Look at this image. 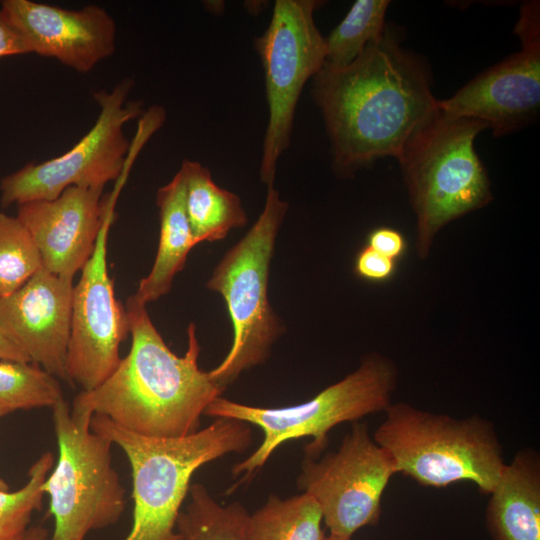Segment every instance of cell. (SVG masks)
<instances>
[{
    "label": "cell",
    "instance_id": "1",
    "mask_svg": "<svg viewBox=\"0 0 540 540\" xmlns=\"http://www.w3.org/2000/svg\"><path fill=\"white\" fill-rule=\"evenodd\" d=\"M311 92L323 116L332 167L341 177L380 158L398 160L440 111L424 60L403 48L387 27L349 65H323Z\"/></svg>",
    "mask_w": 540,
    "mask_h": 540
},
{
    "label": "cell",
    "instance_id": "2",
    "mask_svg": "<svg viewBox=\"0 0 540 540\" xmlns=\"http://www.w3.org/2000/svg\"><path fill=\"white\" fill-rule=\"evenodd\" d=\"M131 347L98 387L81 391L73 407L106 416L136 434L180 438L197 432L205 409L224 388L198 366L196 326L187 328L183 356L173 353L155 328L146 305L128 297Z\"/></svg>",
    "mask_w": 540,
    "mask_h": 540
},
{
    "label": "cell",
    "instance_id": "3",
    "mask_svg": "<svg viewBox=\"0 0 540 540\" xmlns=\"http://www.w3.org/2000/svg\"><path fill=\"white\" fill-rule=\"evenodd\" d=\"M91 429L118 445L131 467L133 524L124 540H182L176 524L193 474L252 444L249 424L228 418L180 438L139 435L100 414L93 415Z\"/></svg>",
    "mask_w": 540,
    "mask_h": 540
},
{
    "label": "cell",
    "instance_id": "4",
    "mask_svg": "<svg viewBox=\"0 0 540 540\" xmlns=\"http://www.w3.org/2000/svg\"><path fill=\"white\" fill-rule=\"evenodd\" d=\"M397 378L392 360L373 352L362 358L355 371L300 404L274 408L250 406L221 396L214 399L204 415L253 424L264 434L258 448L232 467L234 477L242 475L232 489L251 481L285 442L311 437L312 441L304 447V456H320L334 427L387 409L392 403Z\"/></svg>",
    "mask_w": 540,
    "mask_h": 540
},
{
    "label": "cell",
    "instance_id": "5",
    "mask_svg": "<svg viewBox=\"0 0 540 540\" xmlns=\"http://www.w3.org/2000/svg\"><path fill=\"white\" fill-rule=\"evenodd\" d=\"M130 77L111 91L93 96L100 112L93 127L66 153L41 163H27L0 181V204L7 208L52 200L71 186L104 188L130 167L137 151L165 120L162 107L143 113V102H127Z\"/></svg>",
    "mask_w": 540,
    "mask_h": 540
},
{
    "label": "cell",
    "instance_id": "6",
    "mask_svg": "<svg viewBox=\"0 0 540 540\" xmlns=\"http://www.w3.org/2000/svg\"><path fill=\"white\" fill-rule=\"evenodd\" d=\"M372 437L390 455L396 472L418 484L445 488L471 482L485 495L503 467V448L492 422L479 415L455 418L391 403Z\"/></svg>",
    "mask_w": 540,
    "mask_h": 540
},
{
    "label": "cell",
    "instance_id": "7",
    "mask_svg": "<svg viewBox=\"0 0 540 540\" xmlns=\"http://www.w3.org/2000/svg\"><path fill=\"white\" fill-rule=\"evenodd\" d=\"M485 129L482 121L439 111L398 159L416 217L415 248L421 259L427 258L444 226L488 205L493 198L474 145Z\"/></svg>",
    "mask_w": 540,
    "mask_h": 540
},
{
    "label": "cell",
    "instance_id": "8",
    "mask_svg": "<svg viewBox=\"0 0 540 540\" xmlns=\"http://www.w3.org/2000/svg\"><path fill=\"white\" fill-rule=\"evenodd\" d=\"M288 209L274 186L255 224L214 268L206 286L224 298L233 325V343L221 364L209 371L222 388L269 357L282 333L268 300L271 258L279 228Z\"/></svg>",
    "mask_w": 540,
    "mask_h": 540
},
{
    "label": "cell",
    "instance_id": "9",
    "mask_svg": "<svg viewBox=\"0 0 540 540\" xmlns=\"http://www.w3.org/2000/svg\"><path fill=\"white\" fill-rule=\"evenodd\" d=\"M93 413L60 401L52 408L58 460L42 484L54 518L50 540H85L115 524L125 489L112 466V442L91 429Z\"/></svg>",
    "mask_w": 540,
    "mask_h": 540
},
{
    "label": "cell",
    "instance_id": "10",
    "mask_svg": "<svg viewBox=\"0 0 540 540\" xmlns=\"http://www.w3.org/2000/svg\"><path fill=\"white\" fill-rule=\"evenodd\" d=\"M315 0H276L270 23L254 47L264 70L268 123L262 145L261 181L273 186L289 147L300 94L325 61V37L314 22Z\"/></svg>",
    "mask_w": 540,
    "mask_h": 540
},
{
    "label": "cell",
    "instance_id": "11",
    "mask_svg": "<svg viewBox=\"0 0 540 540\" xmlns=\"http://www.w3.org/2000/svg\"><path fill=\"white\" fill-rule=\"evenodd\" d=\"M396 473L390 455L359 420L336 451L304 456L296 484L317 502L330 535L351 540L357 530L377 524L382 497Z\"/></svg>",
    "mask_w": 540,
    "mask_h": 540
},
{
    "label": "cell",
    "instance_id": "12",
    "mask_svg": "<svg viewBox=\"0 0 540 540\" xmlns=\"http://www.w3.org/2000/svg\"><path fill=\"white\" fill-rule=\"evenodd\" d=\"M539 20L538 2L523 4L515 26L521 49L439 100L440 111L482 121L496 137L532 123L540 107Z\"/></svg>",
    "mask_w": 540,
    "mask_h": 540
},
{
    "label": "cell",
    "instance_id": "13",
    "mask_svg": "<svg viewBox=\"0 0 540 540\" xmlns=\"http://www.w3.org/2000/svg\"><path fill=\"white\" fill-rule=\"evenodd\" d=\"M115 211L107 216L95 248L73 288L66 376L82 391L102 384L117 368L119 347L130 333L126 308L116 299L108 272L107 241Z\"/></svg>",
    "mask_w": 540,
    "mask_h": 540
},
{
    "label": "cell",
    "instance_id": "14",
    "mask_svg": "<svg viewBox=\"0 0 540 540\" xmlns=\"http://www.w3.org/2000/svg\"><path fill=\"white\" fill-rule=\"evenodd\" d=\"M129 168L113 191L71 186L52 200L17 205V218L31 234L49 272L73 280L93 253L100 230L114 211Z\"/></svg>",
    "mask_w": 540,
    "mask_h": 540
},
{
    "label": "cell",
    "instance_id": "15",
    "mask_svg": "<svg viewBox=\"0 0 540 540\" xmlns=\"http://www.w3.org/2000/svg\"><path fill=\"white\" fill-rule=\"evenodd\" d=\"M0 10L24 38L29 53L58 60L80 73L116 49V22L102 7L79 10L31 0H3Z\"/></svg>",
    "mask_w": 540,
    "mask_h": 540
},
{
    "label": "cell",
    "instance_id": "16",
    "mask_svg": "<svg viewBox=\"0 0 540 540\" xmlns=\"http://www.w3.org/2000/svg\"><path fill=\"white\" fill-rule=\"evenodd\" d=\"M73 280L44 267L19 290L0 297V328L51 375L67 381Z\"/></svg>",
    "mask_w": 540,
    "mask_h": 540
},
{
    "label": "cell",
    "instance_id": "17",
    "mask_svg": "<svg viewBox=\"0 0 540 540\" xmlns=\"http://www.w3.org/2000/svg\"><path fill=\"white\" fill-rule=\"evenodd\" d=\"M486 526L493 540H540V456L519 450L489 493Z\"/></svg>",
    "mask_w": 540,
    "mask_h": 540
},
{
    "label": "cell",
    "instance_id": "18",
    "mask_svg": "<svg viewBox=\"0 0 540 540\" xmlns=\"http://www.w3.org/2000/svg\"><path fill=\"white\" fill-rule=\"evenodd\" d=\"M159 208L160 236L150 273L139 282L135 298L147 305L167 294L174 277L197 245L185 209V176L181 169L156 194Z\"/></svg>",
    "mask_w": 540,
    "mask_h": 540
},
{
    "label": "cell",
    "instance_id": "19",
    "mask_svg": "<svg viewBox=\"0 0 540 540\" xmlns=\"http://www.w3.org/2000/svg\"><path fill=\"white\" fill-rule=\"evenodd\" d=\"M180 169L185 176L186 214L197 244L221 240L247 223L239 196L217 186L207 167L184 160Z\"/></svg>",
    "mask_w": 540,
    "mask_h": 540
},
{
    "label": "cell",
    "instance_id": "20",
    "mask_svg": "<svg viewBox=\"0 0 540 540\" xmlns=\"http://www.w3.org/2000/svg\"><path fill=\"white\" fill-rule=\"evenodd\" d=\"M322 512L306 493L281 499L269 495L265 504L249 515L247 540H326Z\"/></svg>",
    "mask_w": 540,
    "mask_h": 540
},
{
    "label": "cell",
    "instance_id": "21",
    "mask_svg": "<svg viewBox=\"0 0 540 540\" xmlns=\"http://www.w3.org/2000/svg\"><path fill=\"white\" fill-rule=\"evenodd\" d=\"M188 495L176 524L182 540H247L250 514L240 502L222 506L201 483L191 484Z\"/></svg>",
    "mask_w": 540,
    "mask_h": 540
},
{
    "label": "cell",
    "instance_id": "22",
    "mask_svg": "<svg viewBox=\"0 0 540 540\" xmlns=\"http://www.w3.org/2000/svg\"><path fill=\"white\" fill-rule=\"evenodd\" d=\"M388 0H357L344 19L325 37L324 65L341 68L358 58L386 30Z\"/></svg>",
    "mask_w": 540,
    "mask_h": 540
},
{
    "label": "cell",
    "instance_id": "23",
    "mask_svg": "<svg viewBox=\"0 0 540 540\" xmlns=\"http://www.w3.org/2000/svg\"><path fill=\"white\" fill-rule=\"evenodd\" d=\"M62 400L58 378L39 365L0 361V418L17 410L53 408Z\"/></svg>",
    "mask_w": 540,
    "mask_h": 540
},
{
    "label": "cell",
    "instance_id": "24",
    "mask_svg": "<svg viewBox=\"0 0 540 540\" xmlns=\"http://www.w3.org/2000/svg\"><path fill=\"white\" fill-rule=\"evenodd\" d=\"M43 267L40 252L17 218L0 213V297L19 290Z\"/></svg>",
    "mask_w": 540,
    "mask_h": 540
},
{
    "label": "cell",
    "instance_id": "25",
    "mask_svg": "<svg viewBox=\"0 0 540 540\" xmlns=\"http://www.w3.org/2000/svg\"><path fill=\"white\" fill-rule=\"evenodd\" d=\"M54 462L51 452L43 453L29 468L24 486L13 492L0 490V540H22L33 513L42 508V484Z\"/></svg>",
    "mask_w": 540,
    "mask_h": 540
},
{
    "label": "cell",
    "instance_id": "26",
    "mask_svg": "<svg viewBox=\"0 0 540 540\" xmlns=\"http://www.w3.org/2000/svg\"><path fill=\"white\" fill-rule=\"evenodd\" d=\"M356 275L371 283H386L397 271V261L388 258L369 246H363L356 255L354 262Z\"/></svg>",
    "mask_w": 540,
    "mask_h": 540
},
{
    "label": "cell",
    "instance_id": "27",
    "mask_svg": "<svg viewBox=\"0 0 540 540\" xmlns=\"http://www.w3.org/2000/svg\"><path fill=\"white\" fill-rule=\"evenodd\" d=\"M365 245L397 262L407 250L404 235L399 230L388 226H380L371 230L367 235Z\"/></svg>",
    "mask_w": 540,
    "mask_h": 540
},
{
    "label": "cell",
    "instance_id": "28",
    "mask_svg": "<svg viewBox=\"0 0 540 540\" xmlns=\"http://www.w3.org/2000/svg\"><path fill=\"white\" fill-rule=\"evenodd\" d=\"M29 53L24 38L0 10V58Z\"/></svg>",
    "mask_w": 540,
    "mask_h": 540
},
{
    "label": "cell",
    "instance_id": "29",
    "mask_svg": "<svg viewBox=\"0 0 540 540\" xmlns=\"http://www.w3.org/2000/svg\"><path fill=\"white\" fill-rule=\"evenodd\" d=\"M0 359L31 362L28 355L0 328Z\"/></svg>",
    "mask_w": 540,
    "mask_h": 540
},
{
    "label": "cell",
    "instance_id": "30",
    "mask_svg": "<svg viewBox=\"0 0 540 540\" xmlns=\"http://www.w3.org/2000/svg\"><path fill=\"white\" fill-rule=\"evenodd\" d=\"M49 531L41 526L29 527L22 540H50Z\"/></svg>",
    "mask_w": 540,
    "mask_h": 540
},
{
    "label": "cell",
    "instance_id": "31",
    "mask_svg": "<svg viewBox=\"0 0 540 540\" xmlns=\"http://www.w3.org/2000/svg\"><path fill=\"white\" fill-rule=\"evenodd\" d=\"M0 490H9V485L0 477Z\"/></svg>",
    "mask_w": 540,
    "mask_h": 540
},
{
    "label": "cell",
    "instance_id": "32",
    "mask_svg": "<svg viewBox=\"0 0 540 540\" xmlns=\"http://www.w3.org/2000/svg\"><path fill=\"white\" fill-rule=\"evenodd\" d=\"M326 540H348V539H343V538H340V537H336V536H327Z\"/></svg>",
    "mask_w": 540,
    "mask_h": 540
}]
</instances>
